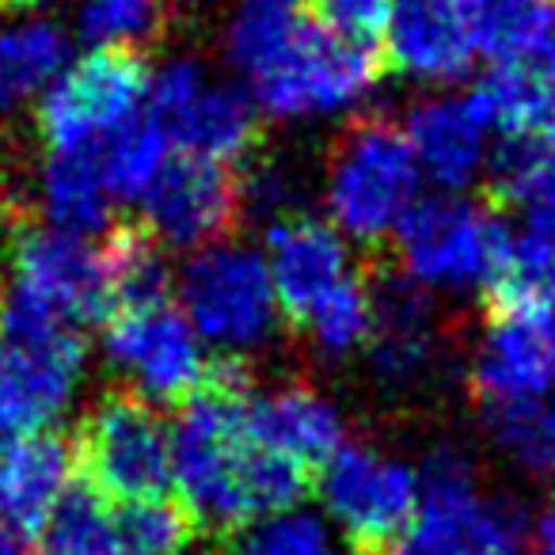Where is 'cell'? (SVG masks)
Instances as JSON below:
<instances>
[{
    "label": "cell",
    "mask_w": 555,
    "mask_h": 555,
    "mask_svg": "<svg viewBox=\"0 0 555 555\" xmlns=\"http://www.w3.org/2000/svg\"><path fill=\"white\" fill-rule=\"evenodd\" d=\"M229 555H339V547L324 517L294 506L240 529Z\"/></svg>",
    "instance_id": "31"
},
{
    "label": "cell",
    "mask_w": 555,
    "mask_h": 555,
    "mask_svg": "<svg viewBox=\"0 0 555 555\" xmlns=\"http://www.w3.org/2000/svg\"><path fill=\"white\" fill-rule=\"evenodd\" d=\"M251 380L240 358L209 362L202 388L183 400L171 430V483L183 494L194 529H247L294 509L309 491V472L267 453L247 426Z\"/></svg>",
    "instance_id": "1"
},
{
    "label": "cell",
    "mask_w": 555,
    "mask_h": 555,
    "mask_svg": "<svg viewBox=\"0 0 555 555\" xmlns=\"http://www.w3.org/2000/svg\"><path fill=\"white\" fill-rule=\"evenodd\" d=\"M373 294V332L370 354L373 370L392 385L418 380L438 358V327H434V305L418 282L408 274L380 278Z\"/></svg>",
    "instance_id": "20"
},
{
    "label": "cell",
    "mask_w": 555,
    "mask_h": 555,
    "mask_svg": "<svg viewBox=\"0 0 555 555\" xmlns=\"http://www.w3.org/2000/svg\"><path fill=\"white\" fill-rule=\"evenodd\" d=\"M122 555H179L194 537V521L183 506L164 499L126 502L118 509Z\"/></svg>",
    "instance_id": "32"
},
{
    "label": "cell",
    "mask_w": 555,
    "mask_h": 555,
    "mask_svg": "<svg viewBox=\"0 0 555 555\" xmlns=\"http://www.w3.org/2000/svg\"><path fill=\"white\" fill-rule=\"evenodd\" d=\"M487 317H544L555 312V244L537 232L509 236L483 286Z\"/></svg>",
    "instance_id": "23"
},
{
    "label": "cell",
    "mask_w": 555,
    "mask_h": 555,
    "mask_svg": "<svg viewBox=\"0 0 555 555\" xmlns=\"http://www.w3.org/2000/svg\"><path fill=\"white\" fill-rule=\"evenodd\" d=\"M145 111L156 118L168 145L224 168L232 160H247L259 133L251 100L224 80L209 77L191 57H176L156 73Z\"/></svg>",
    "instance_id": "11"
},
{
    "label": "cell",
    "mask_w": 555,
    "mask_h": 555,
    "mask_svg": "<svg viewBox=\"0 0 555 555\" xmlns=\"http://www.w3.org/2000/svg\"><path fill=\"white\" fill-rule=\"evenodd\" d=\"M317 494L324 514L362 555L396 547L418 509V476L373 446L343 441L320 464Z\"/></svg>",
    "instance_id": "10"
},
{
    "label": "cell",
    "mask_w": 555,
    "mask_h": 555,
    "mask_svg": "<svg viewBox=\"0 0 555 555\" xmlns=\"http://www.w3.org/2000/svg\"><path fill=\"white\" fill-rule=\"evenodd\" d=\"M100 255H103V267H107L115 312L168 305L171 294L168 255H164V244L145 224H115L107 236V247Z\"/></svg>",
    "instance_id": "25"
},
{
    "label": "cell",
    "mask_w": 555,
    "mask_h": 555,
    "mask_svg": "<svg viewBox=\"0 0 555 555\" xmlns=\"http://www.w3.org/2000/svg\"><path fill=\"white\" fill-rule=\"evenodd\" d=\"M555 388V312L491 320L472 362L479 408L544 403Z\"/></svg>",
    "instance_id": "16"
},
{
    "label": "cell",
    "mask_w": 555,
    "mask_h": 555,
    "mask_svg": "<svg viewBox=\"0 0 555 555\" xmlns=\"http://www.w3.org/2000/svg\"><path fill=\"white\" fill-rule=\"evenodd\" d=\"M145 229L156 240L176 247H206L217 244L232 229L240 214L236 179L224 164L202 160V156H168L149 191L141 194Z\"/></svg>",
    "instance_id": "14"
},
{
    "label": "cell",
    "mask_w": 555,
    "mask_h": 555,
    "mask_svg": "<svg viewBox=\"0 0 555 555\" xmlns=\"http://www.w3.org/2000/svg\"><path fill=\"white\" fill-rule=\"evenodd\" d=\"M62 0H0V12H31V9H50Z\"/></svg>",
    "instance_id": "40"
},
{
    "label": "cell",
    "mask_w": 555,
    "mask_h": 555,
    "mask_svg": "<svg viewBox=\"0 0 555 555\" xmlns=\"http://www.w3.org/2000/svg\"><path fill=\"white\" fill-rule=\"evenodd\" d=\"M403 138L415 153L418 171L446 191L468 186L487 164V126L472 115L468 100L456 95L415 103L403 122Z\"/></svg>",
    "instance_id": "21"
},
{
    "label": "cell",
    "mask_w": 555,
    "mask_h": 555,
    "mask_svg": "<svg viewBox=\"0 0 555 555\" xmlns=\"http://www.w3.org/2000/svg\"><path fill=\"white\" fill-rule=\"evenodd\" d=\"M514 209L525 214L529 232H537V236H544L555 244V145L540 156L532 176L525 179V186L514 198Z\"/></svg>",
    "instance_id": "35"
},
{
    "label": "cell",
    "mask_w": 555,
    "mask_h": 555,
    "mask_svg": "<svg viewBox=\"0 0 555 555\" xmlns=\"http://www.w3.org/2000/svg\"><path fill=\"white\" fill-rule=\"evenodd\" d=\"M80 332H0V441L50 430L85 380Z\"/></svg>",
    "instance_id": "12"
},
{
    "label": "cell",
    "mask_w": 555,
    "mask_h": 555,
    "mask_svg": "<svg viewBox=\"0 0 555 555\" xmlns=\"http://www.w3.org/2000/svg\"><path fill=\"white\" fill-rule=\"evenodd\" d=\"M514 232L499 214L476 202L434 194L418 198L396 229L403 274L423 289H483Z\"/></svg>",
    "instance_id": "8"
},
{
    "label": "cell",
    "mask_w": 555,
    "mask_h": 555,
    "mask_svg": "<svg viewBox=\"0 0 555 555\" xmlns=\"http://www.w3.org/2000/svg\"><path fill=\"white\" fill-rule=\"evenodd\" d=\"M153 73L138 50H92L42 92L39 130L50 153H95L145 111Z\"/></svg>",
    "instance_id": "7"
},
{
    "label": "cell",
    "mask_w": 555,
    "mask_h": 555,
    "mask_svg": "<svg viewBox=\"0 0 555 555\" xmlns=\"http://www.w3.org/2000/svg\"><path fill=\"white\" fill-rule=\"evenodd\" d=\"M179 294L186 324L202 343L221 350V358H244L267 347L282 312L267 259L236 240L198 247L183 267Z\"/></svg>",
    "instance_id": "5"
},
{
    "label": "cell",
    "mask_w": 555,
    "mask_h": 555,
    "mask_svg": "<svg viewBox=\"0 0 555 555\" xmlns=\"http://www.w3.org/2000/svg\"><path fill=\"white\" fill-rule=\"evenodd\" d=\"M168 149L171 145L156 126V118L141 111L133 122H126L95 149V160H100V171L115 198H141L156 179V171L168 164Z\"/></svg>",
    "instance_id": "28"
},
{
    "label": "cell",
    "mask_w": 555,
    "mask_h": 555,
    "mask_svg": "<svg viewBox=\"0 0 555 555\" xmlns=\"http://www.w3.org/2000/svg\"><path fill=\"white\" fill-rule=\"evenodd\" d=\"M247 100L270 118L339 115L373 92L380 50L332 31L286 0H244L224 35Z\"/></svg>",
    "instance_id": "2"
},
{
    "label": "cell",
    "mask_w": 555,
    "mask_h": 555,
    "mask_svg": "<svg viewBox=\"0 0 555 555\" xmlns=\"http://www.w3.org/2000/svg\"><path fill=\"white\" fill-rule=\"evenodd\" d=\"M39 206L54 232L88 240L111 229L115 194L100 171L95 153H50L39 179Z\"/></svg>",
    "instance_id": "22"
},
{
    "label": "cell",
    "mask_w": 555,
    "mask_h": 555,
    "mask_svg": "<svg viewBox=\"0 0 555 555\" xmlns=\"http://www.w3.org/2000/svg\"><path fill=\"white\" fill-rule=\"evenodd\" d=\"M537 537H540V544H544V555H555V502L540 514Z\"/></svg>",
    "instance_id": "39"
},
{
    "label": "cell",
    "mask_w": 555,
    "mask_h": 555,
    "mask_svg": "<svg viewBox=\"0 0 555 555\" xmlns=\"http://www.w3.org/2000/svg\"><path fill=\"white\" fill-rule=\"evenodd\" d=\"M396 0H317L320 24H327L332 31L350 35V39L370 42L380 27L392 16Z\"/></svg>",
    "instance_id": "36"
},
{
    "label": "cell",
    "mask_w": 555,
    "mask_h": 555,
    "mask_svg": "<svg viewBox=\"0 0 555 555\" xmlns=\"http://www.w3.org/2000/svg\"><path fill=\"white\" fill-rule=\"evenodd\" d=\"M525 521L506 502H487L476 472L456 449L426 456L415 521L392 555H517Z\"/></svg>",
    "instance_id": "6"
},
{
    "label": "cell",
    "mask_w": 555,
    "mask_h": 555,
    "mask_svg": "<svg viewBox=\"0 0 555 555\" xmlns=\"http://www.w3.org/2000/svg\"><path fill=\"white\" fill-rule=\"evenodd\" d=\"M168 0H85L77 31L88 47L130 50L164 31Z\"/></svg>",
    "instance_id": "30"
},
{
    "label": "cell",
    "mask_w": 555,
    "mask_h": 555,
    "mask_svg": "<svg viewBox=\"0 0 555 555\" xmlns=\"http://www.w3.org/2000/svg\"><path fill=\"white\" fill-rule=\"evenodd\" d=\"M262 259H267L278 309L297 324H305V317L354 274L347 236L332 221L309 214H289L270 224Z\"/></svg>",
    "instance_id": "15"
},
{
    "label": "cell",
    "mask_w": 555,
    "mask_h": 555,
    "mask_svg": "<svg viewBox=\"0 0 555 555\" xmlns=\"http://www.w3.org/2000/svg\"><path fill=\"white\" fill-rule=\"evenodd\" d=\"M73 449L103 499L149 502L171 487V430L141 396H103Z\"/></svg>",
    "instance_id": "9"
},
{
    "label": "cell",
    "mask_w": 555,
    "mask_h": 555,
    "mask_svg": "<svg viewBox=\"0 0 555 555\" xmlns=\"http://www.w3.org/2000/svg\"><path fill=\"white\" fill-rule=\"evenodd\" d=\"M236 191H240V209L270 217V224L297 214L294 209L297 206V179L289 176V168H282V164H274V160L255 164Z\"/></svg>",
    "instance_id": "34"
},
{
    "label": "cell",
    "mask_w": 555,
    "mask_h": 555,
    "mask_svg": "<svg viewBox=\"0 0 555 555\" xmlns=\"http://www.w3.org/2000/svg\"><path fill=\"white\" fill-rule=\"evenodd\" d=\"M487 426L502 453H509L525 472L555 468V446H552V411L544 403H506V408H487Z\"/></svg>",
    "instance_id": "33"
},
{
    "label": "cell",
    "mask_w": 555,
    "mask_h": 555,
    "mask_svg": "<svg viewBox=\"0 0 555 555\" xmlns=\"http://www.w3.org/2000/svg\"><path fill=\"white\" fill-rule=\"evenodd\" d=\"M4 103H9V100H4V88H0V107H4Z\"/></svg>",
    "instance_id": "43"
},
{
    "label": "cell",
    "mask_w": 555,
    "mask_h": 555,
    "mask_svg": "<svg viewBox=\"0 0 555 555\" xmlns=\"http://www.w3.org/2000/svg\"><path fill=\"white\" fill-rule=\"evenodd\" d=\"M385 57L415 80H456L476 62L472 9L446 0H396L385 24Z\"/></svg>",
    "instance_id": "17"
},
{
    "label": "cell",
    "mask_w": 555,
    "mask_h": 555,
    "mask_svg": "<svg viewBox=\"0 0 555 555\" xmlns=\"http://www.w3.org/2000/svg\"><path fill=\"white\" fill-rule=\"evenodd\" d=\"M418 179L423 171L400 126L385 118H358L335 141L327 164L324 198L332 224L347 240L380 244L418 202Z\"/></svg>",
    "instance_id": "4"
},
{
    "label": "cell",
    "mask_w": 555,
    "mask_h": 555,
    "mask_svg": "<svg viewBox=\"0 0 555 555\" xmlns=\"http://www.w3.org/2000/svg\"><path fill=\"white\" fill-rule=\"evenodd\" d=\"M529 69V95H532V138L555 145V42L544 54L525 62Z\"/></svg>",
    "instance_id": "37"
},
{
    "label": "cell",
    "mask_w": 555,
    "mask_h": 555,
    "mask_svg": "<svg viewBox=\"0 0 555 555\" xmlns=\"http://www.w3.org/2000/svg\"><path fill=\"white\" fill-rule=\"evenodd\" d=\"M115 312L103 255L88 240L24 229L12 240V282L0 297V332H80Z\"/></svg>",
    "instance_id": "3"
},
{
    "label": "cell",
    "mask_w": 555,
    "mask_h": 555,
    "mask_svg": "<svg viewBox=\"0 0 555 555\" xmlns=\"http://www.w3.org/2000/svg\"><path fill=\"white\" fill-rule=\"evenodd\" d=\"M103 350L111 365L138 385L145 403L191 400L209 370L202 339L171 305L115 312L103 332Z\"/></svg>",
    "instance_id": "13"
},
{
    "label": "cell",
    "mask_w": 555,
    "mask_h": 555,
    "mask_svg": "<svg viewBox=\"0 0 555 555\" xmlns=\"http://www.w3.org/2000/svg\"><path fill=\"white\" fill-rule=\"evenodd\" d=\"M472 39L491 65L529 62L555 42V0H479Z\"/></svg>",
    "instance_id": "24"
},
{
    "label": "cell",
    "mask_w": 555,
    "mask_h": 555,
    "mask_svg": "<svg viewBox=\"0 0 555 555\" xmlns=\"http://www.w3.org/2000/svg\"><path fill=\"white\" fill-rule=\"evenodd\" d=\"M42 544L47 555H122L118 514L92 483H77L50 509Z\"/></svg>",
    "instance_id": "27"
},
{
    "label": "cell",
    "mask_w": 555,
    "mask_h": 555,
    "mask_svg": "<svg viewBox=\"0 0 555 555\" xmlns=\"http://www.w3.org/2000/svg\"><path fill=\"white\" fill-rule=\"evenodd\" d=\"M286 4H294V0H286Z\"/></svg>",
    "instance_id": "44"
},
{
    "label": "cell",
    "mask_w": 555,
    "mask_h": 555,
    "mask_svg": "<svg viewBox=\"0 0 555 555\" xmlns=\"http://www.w3.org/2000/svg\"><path fill=\"white\" fill-rule=\"evenodd\" d=\"M247 426L267 453L301 464L305 472L320 468L347 441L339 408L309 385H282L267 396H251Z\"/></svg>",
    "instance_id": "19"
},
{
    "label": "cell",
    "mask_w": 555,
    "mask_h": 555,
    "mask_svg": "<svg viewBox=\"0 0 555 555\" xmlns=\"http://www.w3.org/2000/svg\"><path fill=\"white\" fill-rule=\"evenodd\" d=\"M305 332L312 335L317 350L327 358L354 354L362 343H370L373 332V294L362 278L350 274L343 286H335L317 309L305 317Z\"/></svg>",
    "instance_id": "29"
},
{
    "label": "cell",
    "mask_w": 555,
    "mask_h": 555,
    "mask_svg": "<svg viewBox=\"0 0 555 555\" xmlns=\"http://www.w3.org/2000/svg\"><path fill=\"white\" fill-rule=\"evenodd\" d=\"M446 4H456V9H476L479 0H446Z\"/></svg>",
    "instance_id": "41"
},
{
    "label": "cell",
    "mask_w": 555,
    "mask_h": 555,
    "mask_svg": "<svg viewBox=\"0 0 555 555\" xmlns=\"http://www.w3.org/2000/svg\"><path fill=\"white\" fill-rule=\"evenodd\" d=\"M552 446H555V408H552Z\"/></svg>",
    "instance_id": "42"
},
{
    "label": "cell",
    "mask_w": 555,
    "mask_h": 555,
    "mask_svg": "<svg viewBox=\"0 0 555 555\" xmlns=\"http://www.w3.org/2000/svg\"><path fill=\"white\" fill-rule=\"evenodd\" d=\"M0 555H35L31 537H24V532L4 529V525H0Z\"/></svg>",
    "instance_id": "38"
},
{
    "label": "cell",
    "mask_w": 555,
    "mask_h": 555,
    "mask_svg": "<svg viewBox=\"0 0 555 555\" xmlns=\"http://www.w3.org/2000/svg\"><path fill=\"white\" fill-rule=\"evenodd\" d=\"M73 65V42L50 20H24L0 27V88L4 100L47 92Z\"/></svg>",
    "instance_id": "26"
},
{
    "label": "cell",
    "mask_w": 555,
    "mask_h": 555,
    "mask_svg": "<svg viewBox=\"0 0 555 555\" xmlns=\"http://www.w3.org/2000/svg\"><path fill=\"white\" fill-rule=\"evenodd\" d=\"M77 449L54 430L0 441V525L24 537L42 532L50 509L69 491Z\"/></svg>",
    "instance_id": "18"
}]
</instances>
